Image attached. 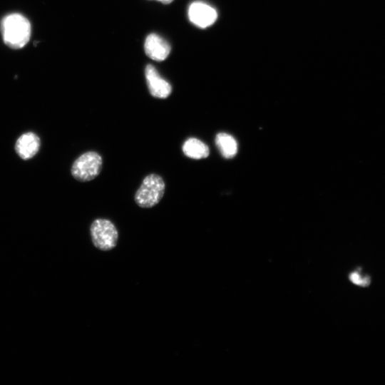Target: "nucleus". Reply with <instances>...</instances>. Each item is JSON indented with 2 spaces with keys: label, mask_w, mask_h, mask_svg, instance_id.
<instances>
[{
  "label": "nucleus",
  "mask_w": 385,
  "mask_h": 385,
  "mask_svg": "<svg viewBox=\"0 0 385 385\" xmlns=\"http://www.w3.org/2000/svg\"><path fill=\"white\" fill-rule=\"evenodd\" d=\"M215 143L222 155L226 158L234 157L237 152V142L230 134L218 133L215 138Z\"/></svg>",
  "instance_id": "obj_10"
},
{
  "label": "nucleus",
  "mask_w": 385,
  "mask_h": 385,
  "mask_svg": "<svg viewBox=\"0 0 385 385\" xmlns=\"http://www.w3.org/2000/svg\"><path fill=\"white\" fill-rule=\"evenodd\" d=\"M103 167V159L95 151L81 155L73 163L71 169L72 176L80 182H88L96 178Z\"/></svg>",
  "instance_id": "obj_3"
},
{
  "label": "nucleus",
  "mask_w": 385,
  "mask_h": 385,
  "mask_svg": "<svg viewBox=\"0 0 385 385\" xmlns=\"http://www.w3.org/2000/svg\"><path fill=\"white\" fill-rule=\"evenodd\" d=\"M165 184L161 176L151 173L143 180L135 194V203L140 207L150 208L157 205L163 198Z\"/></svg>",
  "instance_id": "obj_2"
},
{
  "label": "nucleus",
  "mask_w": 385,
  "mask_h": 385,
  "mask_svg": "<svg viewBox=\"0 0 385 385\" xmlns=\"http://www.w3.org/2000/svg\"><path fill=\"white\" fill-rule=\"evenodd\" d=\"M0 27L3 41L11 48H22L30 39L31 23L22 14L14 13L5 16Z\"/></svg>",
  "instance_id": "obj_1"
},
{
  "label": "nucleus",
  "mask_w": 385,
  "mask_h": 385,
  "mask_svg": "<svg viewBox=\"0 0 385 385\" xmlns=\"http://www.w3.org/2000/svg\"><path fill=\"white\" fill-rule=\"evenodd\" d=\"M144 49L146 55L153 60H165L170 52V46L160 36L155 34L148 35L145 41Z\"/></svg>",
  "instance_id": "obj_7"
},
{
  "label": "nucleus",
  "mask_w": 385,
  "mask_h": 385,
  "mask_svg": "<svg viewBox=\"0 0 385 385\" xmlns=\"http://www.w3.org/2000/svg\"><path fill=\"white\" fill-rule=\"evenodd\" d=\"M156 1H160L163 4H169V3H171L173 0H156Z\"/></svg>",
  "instance_id": "obj_12"
},
{
  "label": "nucleus",
  "mask_w": 385,
  "mask_h": 385,
  "mask_svg": "<svg viewBox=\"0 0 385 385\" xmlns=\"http://www.w3.org/2000/svg\"><path fill=\"white\" fill-rule=\"evenodd\" d=\"M188 17L190 21L200 28H206L215 23L217 19V11L210 5L195 1L188 9Z\"/></svg>",
  "instance_id": "obj_5"
},
{
  "label": "nucleus",
  "mask_w": 385,
  "mask_h": 385,
  "mask_svg": "<svg viewBox=\"0 0 385 385\" xmlns=\"http://www.w3.org/2000/svg\"><path fill=\"white\" fill-rule=\"evenodd\" d=\"M40 148V139L34 133H26L22 134L16 140L15 150L18 155L24 159L28 160L34 157Z\"/></svg>",
  "instance_id": "obj_8"
},
{
  "label": "nucleus",
  "mask_w": 385,
  "mask_h": 385,
  "mask_svg": "<svg viewBox=\"0 0 385 385\" xmlns=\"http://www.w3.org/2000/svg\"><path fill=\"white\" fill-rule=\"evenodd\" d=\"M182 150L185 155L196 160L205 158L210 153L207 145L195 138H188L184 142Z\"/></svg>",
  "instance_id": "obj_9"
},
{
  "label": "nucleus",
  "mask_w": 385,
  "mask_h": 385,
  "mask_svg": "<svg viewBox=\"0 0 385 385\" xmlns=\"http://www.w3.org/2000/svg\"><path fill=\"white\" fill-rule=\"evenodd\" d=\"M145 75L151 96L158 98H166L170 95L172 86L167 81L161 78L153 66L147 65Z\"/></svg>",
  "instance_id": "obj_6"
},
{
  "label": "nucleus",
  "mask_w": 385,
  "mask_h": 385,
  "mask_svg": "<svg viewBox=\"0 0 385 385\" xmlns=\"http://www.w3.org/2000/svg\"><path fill=\"white\" fill-rule=\"evenodd\" d=\"M349 279L355 284L366 287L369 284L370 279L369 277H361L357 272H353L349 274Z\"/></svg>",
  "instance_id": "obj_11"
},
{
  "label": "nucleus",
  "mask_w": 385,
  "mask_h": 385,
  "mask_svg": "<svg viewBox=\"0 0 385 385\" xmlns=\"http://www.w3.org/2000/svg\"><path fill=\"white\" fill-rule=\"evenodd\" d=\"M92 242L96 247L107 251L114 248L118 239V230L108 219L95 220L90 228Z\"/></svg>",
  "instance_id": "obj_4"
}]
</instances>
